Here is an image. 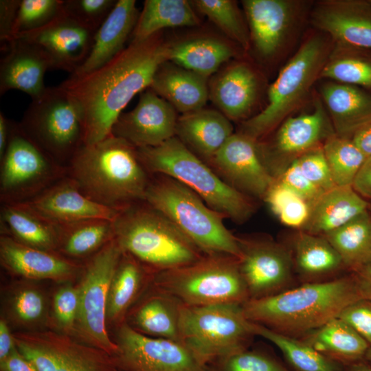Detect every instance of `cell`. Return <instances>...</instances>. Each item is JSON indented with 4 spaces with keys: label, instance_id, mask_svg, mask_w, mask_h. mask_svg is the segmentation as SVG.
Here are the masks:
<instances>
[{
    "label": "cell",
    "instance_id": "6da1fadb",
    "mask_svg": "<svg viewBox=\"0 0 371 371\" xmlns=\"http://www.w3.org/2000/svg\"><path fill=\"white\" fill-rule=\"evenodd\" d=\"M169 47L157 34L131 45L99 69L71 77L59 85L78 109L84 145L111 135L112 127L131 100L150 87L159 67L168 60Z\"/></svg>",
    "mask_w": 371,
    "mask_h": 371
},
{
    "label": "cell",
    "instance_id": "7a4b0ae2",
    "mask_svg": "<svg viewBox=\"0 0 371 371\" xmlns=\"http://www.w3.org/2000/svg\"><path fill=\"white\" fill-rule=\"evenodd\" d=\"M67 176L87 197L117 212L144 201L150 178L137 149L112 135L83 145L67 166Z\"/></svg>",
    "mask_w": 371,
    "mask_h": 371
},
{
    "label": "cell",
    "instance_id": "3957f363",
    "mask_svg": "<svg viewBox=\"0 0 371 371\" xmlns=\"http://www.w3.org/2000/svg\"><path fill=\"white\" fill-rule=\"evenodd\" d=\"M364 298L356 278L308 282L296 288L242 304L246 318L295 337L306 335L337 317L352 302Z\"/></svg>",
    "mask_w": 371,
    "mask_h": 371
},
{
    "label": "cell",
    "instance_id": "277c9868",
    "mask_svg": "<svg viewBox=\"0 0 371 371\" xmlns=\"http://www.w3.org/2000/svg\"><path fill=\"white\" fill-rule=\"evenodd\" d=\"M114 228L122 251L155 273L189 265L205 254L168 218L145 201L120 211Z\"/></svg>",
    "mask_w": 371,
    "mask_h": 371
},
{
    "label": "cell",
    "instance_id": "5b68a950",
    "mask_svg": "<svg viewBox=\"0 0 371 371\" xmlns=\"http://www.w3.org/2000/svg\"><path fill=\"white\" fill-rule=\"evenodd\" d=\"M150 174L169 176L186 185L214 210L242 223L254 211L251 198L224 181L175 136L155 147L137 148Z\"/></svg>",
    "mask_w": 371,
    "mask_h": 371
},
{
    "label": "cell",
    "instance_id": "8992f818",
    "mask_svg": "<svg viewBox=\"0 0 371 371\" xmlns=\"http://www.w3.org/2000/svg\"><path fill=\"white\" fill-rule=\"evenodd\" d=\"M144 201L168 218L204 254L239 259L238 237L225 225V216L186 185L165 175L150 174Z\"/></svg>",
    "mask_w": 371,
    "mask_h": 371
},
{
    "label": "cell",
    "instance_id": "52a82bcc",
    "mask_svg": "<svg viewBox=\"0 0 371 371\" xmlns=\"http://www.w3.org/2000/svg\"><path fill=\"white\" fill-rule=\"evenodd\" d=\"M156 288L187 306L243 304L249 300L238 258L205 254L187 265L155 273Z\"/></svg>",
    "mask_w": 371,
    "mask_h": 371
},
{
    "label": "cell",
    "instance_id": "ba28073f",
    "mask_svg": "<svg viewBox=\"0 0 371 371\" xmlns=\"http://www.w3.org/2000/svg\"><path fill=\"white\" fill-rule=\"evenodd\" d=\"M328 56V47L322 37L313 36L308 38L270 86L267 106L244 123L241 133L256 141L285 120L319 78Z\"/></svg>",
    "mask_w": 371,
    "mask_h": 371
},
{
    "label": "cell",
    "instance_id": "9c48e42d",
    "mask_svg": "<svg viewBox=\"0 0 371 371\" xmlns=\"http://www.w3.org/2000/svg\"><path fill=\"white\" fill-rule=\"evenodd\" d=\"M242 304H181L179 339L203 364L248 348L254 336Z\"/></svg>",
    "mask_w": 371,
    "mask_h": 371
},
{
    "label": "cell",
    "instance_id": "30bf717a",
    "mask_svg": "<svg viewBox=\"0 0 371 371\" xmlns=\"http://www.w3.org/2000/svg\"><path fill=\"white\" fill-rule=\"evenodd\" d=\"M19 123L23 131L58 164L66 167L84 145L80 113L60 86L47 87Z\"/></svg>",
    "mask_w": 371,
    "mask_h": 371
},
{
    "label": "cell",
    "instance_id": "8fae6325",
    "mask_svg": "<svg viewBox=\"0 0 371 371\" xmlns=\"http://www.w3.org/2000/svg\"><path fill=\"white\" fill-rule=\"evenodd\" d=\"M66 175V167L48 155L19 123L12 122L7 148L0 158L1 204L25 202Z\"/></svg>",
    "mask_w": 371,
    "mask_h": 371
},
{
    "label": "cell",
    "instance_id": "7c38bea8",
    "mask_svg": "<svg viewBox=\"0 0 371 371\" xmlns=\"http://www.w3.org/2000/svg\"><path fill=\"white\" fill-rule=\"evenodd\" d=\"M122 250L114 238L88 262L79 290L78 317L85 333L109 355H116L118 347L106 329L107 302Z\"/></svg>",
    "mask_w": 371,
    "mask_h": 371
},
{
    "label": "cell",
    "instance_id": "4fadbf2b",
    "mask_svg": "<svg viewBox=\"0 0 371 371\" xmlns=\"http://www.w3.org/2000/svg\"><path fill=\"white\" fill-rule=\"evenodd\" d=\"M114 358L124 371H207V366L181 341L145 335L123 324Z\"/></svg>",
    "mask_w": 371,
    "mask_h": 371
},
{
    "label": "cell",
    "instance_id": "5bb4252c",
    "mask_svg": "<svg viewBox=\"0 0 371 371\" xmlns=\"http://www.w3.org/2000/svg\"><path fill=\"white\" fill-rule=\"evenodd\" d=\"M238 240L241 253L239 267L249 300L269 297L286 290L292 277L291 255L283 247L268 239L238 237Z\"/></svg>",
    "mask_w": 371,
    "mask_h": 371
},
{
    "label": "cell",
    "instance_id": "9a60e30c",
    "mask_svg": "<svg viewBox=\"0 0 371 371\" xmlns=\"http://www.w3.org/2000/svg\"><path fill=\"white\" fill-rule=\"evenodd\" d=\"M95 32L63 10L44 27L21 34L15 38L36 47L47 60L50 69L72 74L87 58Z\"/></svg>",
    "mask_w": 371,
    "mask_h": 371
},
{
    "label": "cell",
    "instance_id": "2e32d148",
    "mask_svg": "<svg viewBox=\"0 0 371 371\" xmlns=\"http://www.w3.org/2000/svg\"><path fill=\"white\" fill-rule=\"evenodd\" d=\"M320 100L314 109L297 116L288 117L279 126L269 146L259 148L260 156L274 177L306 152L320 146L335 133Z\"/></svg>",
    "mask_w": 371,
    "mask_h": 371
},
{
    "label": "cell",
    "instance_id": "e0dca14e",
    "mask_svg": "<svg viewBox=\"0 0 371 371\" xmlns=\"http://www.w3.org/2000/svg\"><path fill=\"white\" fill-rule=\"evenodd\" d=\"M207 164L227 184L249 197L264 199L275 180L256 141L241 133L233 134Z\"/></svg>",
    "mask_w": 371,
    "mask_h": 371
},
{
    "label": "cell",
    "instance_id": "ac0fdd59",
    "mask_svg": "<svg viewBox=\"0 0 371 371\" xmlns=\"http://www.w3.org/2000/svg\"><path fill=\"white\" fill-rule=\"evenodd\" d=\"M177 120L172 104L150 89L132 111L121 113L111 135L136 148L155 147L175 136Z\"/></svg>",
    "mask_w": 371,
    "mask_h": 371
},
{
    "label": "cell",
    "instance_id": "d6986e66",
    "mask_svg": "<svg viewBox=\"0 0 371 371\" xmlns=\"http://www.w3.org/2000/svg\"><path fill=\"white\" fill-rule=\"evenodd\" d=\"M18 205L56 225L90 218L115 221L119 212L87 197L67 175Z\"/></svg>",
    "mask_w": 371,
    "mask_h": 371
},
{
    "label": "cell",
    "instance_id": "ffe728a7",
    "mask_svg": "<svg viewBox=\"0 0 371 371\" xmlns=\"http://www.w3.org/2000/svg\"><path fill=\"white\" fill-rule=\"evenodd\" d=\"M312 21L339 45L371 49V3L324 1L314 9Z\"/></svg>",
    "mask_w": 371,
    "mask_h": 371
},
{
    "label": "cell",
    "instance_id": "44dd1931",
    "mask_svg": "<svg viewBox=\"0 0 371 371\" xmlns=\"http://www.w3.org/2000/svg\"><path fill=\"white\" fill-rule=\"evenodd\" d=\"M0 64V94L10 89L21 91L32 99L41 95L47 87L44 76L49 64L34 46L15 38L3 50Z\"/></svg>",
    "mask_w": 371,
    "mask_h": 371
},
{
    "label": "cell",
    "instance_id": "7402d4cb",
    "mask_svg": "<svg viewBox=\"0 0 371 371\" xmlns=\"http://www.w3.org/2000/svg\"><path fill=\"white\" fill-rule=\"evenodd\" d=\"M135 0L117 1L97 30L91 51L82 65L70 76L79 77L102 67L125 48L124 43L136 25L139 14Z\"/></svg>",
    "mask_w": 371,
    "mask_h": 371
},
{
    "label": "cell",
    "instance_id": "603a6c76",
    "mask_svg": "<svg viewBox=\"0 0 371 371\" xmlns=\"http://www.w3.org/2000/svg\"><path fill=\"white\" fill-rule=\"evenodd\" d=\"M243 4L257 50L264 56L274 54L290 27L293 3L285 0H245Z\"/></svg>",
    "mask_w": 371,
    "mask_h": 371
},
{
    "label": "cell",
    "instance_id": "cb8c5ba5",
    "mask_svg": "<svg viewBox=\"0 0 371 371\" xmlns=\"http://www.w3.org/2000/svg\"><path fill=\"white\" fill-rule=\"evenodd\" d=\"M233 134L230 120L215 110L201 109L177 120V137L207 164Z\"/></svg>",
    "mask_w": 371,
    "mask_h": 371
},
{
    "label": "cell",
    "instance_id": "d4e9b609",
    "mask_svg": "<svg viewBox=\"0 0 371 371\" xmlns=\"http://www.w3.org/2000/svg\"><path fill=\"white\" fill-rule=\"evenodd\" d=\"M335 133L351 137L371 124V95L353 85L328 82L320 89Z\"/></svg>",
    "mask_w": 371,
    "mask_h": 371
},
{
    "label": "cell",
    "instance_id": "484cf974",
    "mask_svg": "<svg viewBox=\"0 0 371 371\" xmlns=\"http://www.w3.org/2000/svg\"><path fill=\"white\" fill-rule=\"evenodd\" d=\"M309 205V216L301 230L318 236L339 228L370 207L352 186H335Z\"/></svg>",
    "mask_w": 371,
    "mask_h": 371
},
{
    "label": "cell",
    "instance_id": "4316f807",
    "mask_svg": "<svg viewBox=\"0 0 371 371\" xmlns=\"http://www.w3.org/2000/svg\"><path fill=\"white\" fill-rule=\"evenodd\" d=\"M37 371H117L115 359L73 346L17 343Z\"/></svg>",
    "mask_w": 371,
    "mask_h": 371
},
{
    "label": "cell",
    "instance_id": "83f0119b",
    "mask_svg": "<svg viewBox=\"0 0 371 371\" xmlns=\"http://www.w3.org/2000/svg\"><path fill=\"white\" fill-rule=\"evenodd\" d=\"M0 252L5 267L28 278H64L76 269L75 265L53 252L25 245L3 234Z\"/></svg>",
    "mask_w": 371,
    "mask_h": 371
},
{
    "label": "cell",
    "instance_id": "f1b7e54d",
    "mask_svg": "<svg viewBox=\"0 0 371 371\" xmlns=\"http://www.w3.org/2000/svg\"><path fill=\"white\" fill-rule=\"evenodd\" d=\"M150 88L183 114L203 109L209 96L206 77L167 61L156 71Z\"/></svg>",
    "mask_w": 371,
    "mask_h": 371
},
{
    "label": "cell",
    "instance_id": "f546056e",
    "mask_svg": "<svg viewBox=\"0 0 371 371\" xmlns=\"http://www.w3.org/2000/svg\"><path fill=\"white\" fill-rule=\"evenodd\" d=\"M258 80L245 64L226 69L215 81L210 91L214 104L229 120H239L249 112L256 99Z\"/></svg>",
    "mask_w": 371,
    "mask_h": 371
},
{
    "label": "cell",
    "instance_id": "4dcf8cb0",
    "mask_svg": "<svg viewBox=\"0 0 371 371\" xmlns=\"http://www.w3.org/2000/svg\"><path fill=\"white\" fill-rule=\"evenodd\" d=\"M303 341L345 366L366 359L368 343L339 317L306 334Z\"/></svg>",
    "mask_w": 371,
    "mask_h": 371
},
{
    "label": "cell",
    "instance_id": "1f68e13d",
    "mask_svg": "<svg viewBox=\"0 0 371 371\" xmlns=\"http://www.w3.org/2000/svg\"><path fill=\"white\" fill-rule=\"evenodd\" d=\"M3 235L25 245L51 251L57 248V225L18 204H1Z\"/></svg>",
    "mask_w": 371,
    "mask_h": 371
},
{
    "label": "cell",
    "instance_id": "d6a6232c",
    "mask_svg": "<svg viewBox=\"0 0 371 371\" xmlns=\"http://www.w3.org/2000/svg\"><path fill=\"white\" fill-rule=\"evenodd\" d=\"M323 236L337 251L344 267L355 272L371 266V212L369 210Z\"/></svg>",
    "mask_w": 371,
    "mask_h": 371
},
{
    "label": "cell",
    "instance_id": "836d02e7",
    "mask_svg": "<svg viewBox=\"0 0 371 371\" xmlns=\"http://www.w3.org/2000/svg\"><path fill=\"white\" fill-rule=\"evenodd\" d=\"M57 247L71 258L98 252L115 238L114 221L90 218L57 225Z\"/></svg>",
    "mask_w": 371,
    "mask_h": 371
},
{
    "label": "cell",
    "instance_id": "e575fe53",
    "mask_svg": "<svg viewBox=\"0 0 371 371\" xmlns=\"http://www.w3.org/2000/svg\"><path fill=\"white\" fill-rule=\"evenodd\" d=\"M199 23L186 0H146L132 33V42L145 41L166 27L194 26Z\"/></svg>",
    "mask_w": 371,
    "mask_h": 371
},
{
    "label": "cell",
    "instance_id": "d590c367",
    "mask_svg": "<svg viewBox=\"0 0 371 371\" xmlns=\"http://www.w3.org/2000/svg\"><path fill=\"white\" fill-rule=\"evenodd\" d=\"M157 293L144 301L134 313L135 330L149 337L180 341L179 312L181 303L157 289Z\"/></svg>",
    "mask_w": 371,
    "mask_h": 371
},
{
    "label": "cell",
    "instance_id": "8d00e7d4",
    "mask_svg": "<svg viewBox=\"0 0 371 371\" xmlns=\"http://www.w3.org/2000/svg\"><path fill=\"white\" fill-rule=\"evenodd\" d=\"M291 256L297 272L306 278L328 275L344 267L339 255L325 237L302 230L293 238Z\"/></svg>",
    "mask_w": 371,
    "mask_h": 371
},
{
    "label": "cell",
    "instance_id": "74e56055",
    "mask_svg": "<svg viewBox=\"0 0 371 371\" xmlns=\"http://www.w3.org/2000/svg\"><path fill=\"white\" fill-rule=\"evenodd\" d=\"M234 54L225 43L214 38H199L169 47L168 60L177 65L207 77Z\"/></svg>",
    "mask_w": 371,
    "mask_h": 371
},
{
    "label": "cell",
    "instance_id": "f35d334b",
    "mask_svg": "<svg viewBox=\"0 0 371 371\" xmlns=\"http://www.w3.org/2000/svg\"><path fill=\"white\" fill-rule=\"evenodd\" d=\"M251 330L258 335L271 341L282 352L295 371H346V366L317 351L295 337L251 322Z\"/></svg>",
    "mask_w": 371,
    "mask_h": 371
},
{
    "label": "cell",
    "instance_id": "ab89813d",
    "mask_svg": "<svg viewBox=\"0 0 371 371\" xmlns=\"http://www.w3.org/2000/svg\"><path fill=\"white\" fill-rule=\"evenodd\" d=\"M144 267L122 251L109 292L106 315L109 319H118L135 299L142 285Z\"/></svg>",
    "mask_w": 371,
    "mask_h": 371
},
{
    "label": "cell",
    "instance_id": "60d3db41",
    "mask_svg": "<svg viewBox=\"0 0 371 371\" xmlns=\"http://www.w3.org/2000/svg\"><path fill=\"white\" fill-rule=\"evenodd\" d=\"M323 151L337 186H352L367 157L351 137L329 136L323 143Z\"/></svg>",
    "mask_w": 371,
    "mask_h": 371
},
{
    "label": "cell",
    "instance_id": "b9f144b4",
    "mask_svg": "<svg viewBox=\"0 0 371 371\" xmlns=\"http://www.w3.org/2000/svg\"><path fill=\"white\" fill-rule=\"evenodd\" d=\"M264 199L286 226L301 230L306 224L310 213L309 203L276 178Z\"/></svg>",
    "mask_w": 371,
    "mask_h": 371
},
{
    "label": "cell",
    "instance_id": "7bdbcfd3",
    "mask_svg": "<svg viewBox=\"0 0 371 371\" xmlns=\"http://www.w3.org/2000/svg\"><path fill=\"white\" fill-rule=\"evenodd\" d=\"M193 2L199 12L228 36L247 48L249 37L235 2L230 0H196Z\"/></svg>",
    "mask_w": 371,
    "mask_h": 371
},
{
    "label": "cell",
    "instance_id": "ee69618b",
    "mask_svg": "<svg viewBox=\"0 0 371 371\" xmlns=\"http://www.w3.org/2000/svg\"><path fill=\"white\" fill-rule=\"evenodd\" d=\"M338 83L371 87V63L346 54L329 56L319 75Z\"/></svg>",
    "mask_w": 371,
    "mask_h": 371
},
{
    "label": "cell",
    "instance_id": "f6af8a7d",
    "mask_svg": "<svg viewBox=\"0 0 371 371\" xmlns=\"http://www.w3.org/2000/svg\"><path fill=\"white\" fill-rule=\"evenodd\" d=\"M207 371H291L270 354L249 348L218 358L207 365Z\"/></svg>",
    "mask_w": 371,
    "mask_h": 371
},
{
    "label": "cell",
    "instance_id": "bcb514c9",
    "mask_svg": "<svg viewBox=\"0 0 371 371\" xmlns=\"http://www.w3.org/2000/svg\"><path fill=\"white\" fill-rule=\"evenodd\" d=\"M64 0H21L14 30L18 35L38 30L49 23L64 10Z\"/></svg>",
    "mask_w": 371,
    "mask_h": 371
},
{
    "label": "cell",
    "instance_id": "7dc6e473",
    "mask_svg": "<svg viewBox=\"0 0 371 371\" xmlns=\"http://www.w3.org/2000/svg\"><path fill=\"white\" fill-rule=\"evenodd\" d=\"M116 3L115 0H66L64 10L85 25L97 31Z\"/></svg>",
    "mask_w": 371,
    "mask_h": 371
},
{
    "label": "cell",
    "instance_id": "c3c4849f",
    "mask_svg": "<svg viewBox=\"0 0 371 371\" xmlns=\"http://www.w3.org/2000/svg\"><path fill=\"white\" fill-rule=\"evenodd\" d=\"M302 173L323 192L337 186L333 181L322 146H318L295 159Z\"/></svg>",
    "mask_w": 371,
    "mask_h": 371
},
{
    "label": "cell",
    "instance_id": "681fc988",
    "mask_svg": "<svg viewBox=\"0 0 371 371\" xmlns=\"http://www.w3.org/2000/svg\"><path fill=\"white\" fill-rule=\"evenodd\" d=\"M275 178L309 204L324 192L302 173L295 160Z\"/></svg>",
    "mask_w": 371,
    "mask_h": 371
},
{
    "label": "cell",
    "instance_id": "f907efd6",
    "mask_svg": "<svg viewBox=\"0 0 371 371\" xmlns=\"http://www.w3.org/2000/svg\"><path fill=\"white\" fill-rule=\"evenodd\" d=\"M338 317L355 329L371 348V300L361 298L352 302Z\"/></svg>",
    "mask_w": 371,
    "mask_h": 371
},
{
    "label": "cell",
    "instance_id": "816d5d0a",
    "mask_svg": "<svg viewBox=\"0 0 371 371\" xmlns=\"http://www.w3.org/2000/svg\"><path fill=\"white\" fill-rule=\"evenodd\" d=\"M79 290L66 286L54 297V311L57 319L64 325H71L78 317Z\"/></svg>",
    "mask_w": 371,
    "mask_h": 371
},
{
    "label": "cell",
    "instance_id": "f5cc1de1",
    "mask_svg": "<svg viewBox=\"0 0 371 371\" xmlns=\"http://www.w3.org/2000/svg\"><path fill=\"white\" fill-rule=\"evenodd\" d=\"M14 308L17 315L21 319L34 321L43 313V300L37 291L31 289L24 290L17 295Z\"/></svg>",
    "mask_w": 371,
    "mask_h": 371
},
{
    "label": "cell",
    "instance_id": "db71d44e",
    "mask_svg": "<svg viewBox=\"0 0 371 371\" xmlns=\"http://www.w3.org/2000/svg\"><path fill=\"white\" fill-rule=\"evenodd\" d=\"M21 0L0 1V41L4 50L14 41L13 30Z\"/></svg>",
    "mask_w": 371,
    "mask_h": 371
},
{
    "label": "cell",
    "instance_id": "11a10c76",
    "mask_svg": "<svg viewBox=\"0 0 371 371\" xmlns=\"http://www.w3.org/2000/svg\"><path fill=\"white\" fill-rule=\"evenodd\" d=\"M1 371H37L34 366L15 348L0 360Z\"/></svg>",
    "mask_w": 371,
    "mask_h": 371
},
{
    "label": "cell",
    "instance_id": "9f6ffc18",
    "mask_svg": "<svg viewBox=\"0 0 371 371\" xmlns=\"http://www.w3.org/2000/svg\"><path fill=\"white\" fill-rule=\"evenodd\" d=\"M352 187L364 199H371V157L365 161Z\"/></svg>",
    "mask_w": 371,
    "mask_h": 371
},
{
    "label": "cell",
    "instance_id": "6f0895ef",
    "mask_svg": "<svg viewBox=\"0 0 371 371\" xmlns=\"http://www.w3.org/2000/svg\"><path fill=\"white\" fill-rule=\"evenodd\" d=\"M351 139L367 158L371 157V124L357 131Z\"/></svg>",
    "mask_w": 371,
    "mask_h": 371
},
{
    "label": "cell",
    "instance_id": "680465c9",
    "mask_svg": "<svg viewBox=\"0 0 371 371\" xmlns=\"http://www.w3.org/2000/svg\"><path fill=\"white\" fill-rule=\"evenodd\" d=\"M353 275L356 278L363 297L371 300V266L353 272Z\"/></svg>",
    "mask_w": 371,
    "mask_h": 371
},
{
    "label": "cell",
    "instance_id": "91938a15",
    "mask_svg": "<svg viewBox=\"0 0 371 371\" xmlns=\"http://www.w3.org/2000/svg\"><path fill=\"white\" fill-rule=\"evenodd\" d=\"M14 348L13 341L6 323L0 322V360L7 357Z\"/></svg>",
    "mask_w": 371,
    "mask_h": 371
},
{
    "label": "cell",
    "instance_id": "94428289",
    "mask_svg": "<svg viewBox=\"0 0 371 371\" xmlns=\"http://www.w3.org/2000/svg\"><path fill=\"white\" fill-rule=\"evenodd\" d=\"M12 121L0 113V158L5 151L9 141Z\"/></svg>",
    "mask_w": 371,
    "mask_h": 371
},
{
    "label": "cell",
    "instance_id": "6125c7cd",
    "mask_svg": "<svg viewBox=\"0 0 371 371\" xmlns=\"http://www.w3.org/2000/svg\"><path fill=\"white\" fill-rule=\"evenodd\" d=\"M346 371H371V361L363 359L346 366Z\"/></svg>",
    "mask_w": 371,
    "mask_h": 371
},
{
    "label": "cell",
    "instance_id": "be15d7a7",
    "mask_svg": "<svg viewBox=\"0 0 371 371\" xmlns=\"http://www.w3.org/2000/svg\"><path fill=\"white\" fill-rule=\"evenodd\" d=\"M366 359L371 361V348H370L366 354Z\"/></svg>",
    "mask_w": 371,
    "mask_h": 371
},
{
    "label": "cell",
    "instance_id": "e7e4bbea",
    "mask_svg": "<svg viewBox=\"0 0 371 371\" xmlns=\"http://www.w3.org/2000/svg\"><path fill=\"white\" fill-rule=\"evenodd\" d=\"M120 371H124V370H120Z\"/></svg>",
    "mask_w": 371,
    "mask_h": 371
}]
</instances>
